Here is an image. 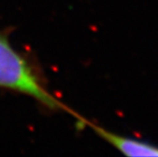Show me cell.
I'll list each match as a JSON object with an SVG mask.
<instances>
[{
    "label": "cell",
    "instance_id": "cell-1",
    "mask_svg": "<svg viewBox=\"0 0 158 157\" xmlns=\"http://www.w3.org/2000/svg\"><path fill=\"white\" fill-rule=\"evenodd\" d=\"M0 89L31 97L51 111H65L76 118L79 116L50 93L37 69L3 33H0Z\"/></svg>",
    "mask_w": 158,
    "mask_h": 157
},
{
    "label": "cell",
    "instance_id": "cell-2",
    "mask_svg": "<svg viewBox=\"0 0 158 157\" xmlns=\"http://www.w3.org/2000/svg\"><path fill=\"white\" fill-rule=\"evenodd\" d=\"M81 125L90 126L96 133V135H98L100 138L109 143L110 145L115 147L127 156H158V147L156 146L150 145L145 142H140L139 140L136 139L116 135V134L107 131L106 129L101 128L85 118H83Z\"/></svg>",
    "mask_w": 158,
    "mask_h": 157
}]
</instances>
